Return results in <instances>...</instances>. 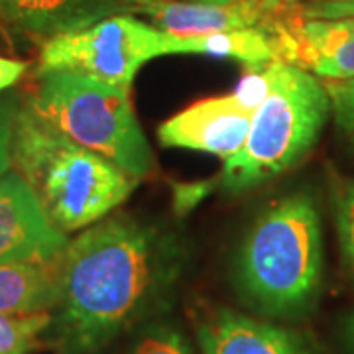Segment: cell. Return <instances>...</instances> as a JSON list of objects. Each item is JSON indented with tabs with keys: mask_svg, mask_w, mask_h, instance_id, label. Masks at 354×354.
<instances>
[{
	"mask_svg": "<svg viewBox=\"0 0 354 354\" xmlns=\"http://www.w3.org/2000/svg\"><path fill=\"white\" fill-rule=\"evenodd\" d=\"M183 252L164 228L109 215L62 256V293L51 327L64 354H99L171 293Z\"/></svg>",
	"mask_w": 354,
	"mask_h": 354,
	"instance_id": "cell-1",
	"label": "cell"
},
{
	"mask_svg": "<svg viewBox=\"0 0 354 354\" xmlns=\"http://www.w3.org/2000/svg\"><path fill=\"white\" fill-rule=\"evenodd\" d=\"M12 169L34 191L62 232H75L109 216L140 181L77 144L26 102L16 114Z\"/></svg>",
	"mask_w": 354,
	"mask_h": 354,
	"instance_id": "cell-2",
	"label": "cell"
},
{
	"mask_svg": "<svg viewBox=\"0 0 354 354\" xmlns=\"http://www.w3.org/2000/svg\"><path fill=\"white\" fill-rule=\"evenodd\" d=\"M321 276L323 241L313 199L295 193L266 209L236 256L242 297L266 315H297L313 304Z\"/></svg>",
	"mask_w": 354,
	"mask_h": 354,
	"instance_id": "cell-3",
	"label": "cell"
},
{
	"mask_svg": "<svg viewBox=\"0 0 354 354\" xmlns=\"http://www.w3.org/2000/svg\"><path fill=\"white\" fill-rule=\"evenodd\" d=\"M268 73L270 93L254 111L242 148L225 160L218 176L227 193L258 187L304 160L330 113L329 93L315 75L286 62L268 64Z\"/></svg>",
	"mask_w": 354,
	"mask_h": 354,
	"instance_id": "cell-4",
	"label": "cell"
},
{
	"mask_svg": "<svg viewBox=\"0 0 354 354\" xmlns=\"http://www.w3.org/2000/svg\"><path fill=\"white\" fill-rule=\"evenodd\" d=\"M26 104L91 152L142 181L156 171L152 146L144 136L130 91L71 71L36 73Z\"/></svg>",
	"mask_w": 354,
	"mask_h": 354,
	"instance_id": "cell-5",
	"label": "cell"
},
{
	"mask_svg": "<svg viewBox=\"0 0 354 354\" xmlns=\"http://www.w3.org/2000/svg\"><path fill=\"white\" fill-rule=\"evenodd\" d=\"M169 55V36L128 14L41 44L36 73L71 71L130 91L134 77L150 59Z\"/></svg>",
	"mask_w": 354,
	"mask_h": 354,
	"instance_id": "cell-6",
	"label": "cell"
},
{
	"mask_svg": "<svg viewBox=\"0 0 354 354\" xmlns=\"http://www.w3.org/2000/svg\"><path fill=\"white\" fill-rule=\"evenodd\" d=\"M264 28L276 38L279 62L325 81L354 79V16L313 18L301 6L279 4Z\"/></svg>",
	"mask_w": 354,
	"mask_h": 354,
	"instance_id": "cell-7",
	"label": "cell"
},
{
	"mask_svg": "<svg viewBox=\"0 0 354 354\" xmlns=\"http://www.w3.org/2000/svg\"><path fill=\"white\" fill-rule=\"evenodd\" d=\"M67 244L24 179L14 169L0 177V264L53 262Z\"/></svg>",
	"mask_w": 354,
	"mask_h": 354,
	"instance_id": "cell-8",
	"label": "cell"
},
{
	"mask_svg": "<svg viewBox=\"0 0 354 354\" xmlns=\"http://www.w3.org/2000/svg\"><path fill=\"white\" fill-rule=\"evenodd\" d=\"M254 111L236 97L223 95L193 102L158 128V138L167 148H185L228 160L248 136Z\"/></svg>",
	"mask_w": 354,
	"mask_h": 354,
	"instance_id": "cell-9",
	"label": "cell"
},
{
	"mask_svg": "<svg viewBox=\"0 0 354 354\" xmlns=\"http://www.w3.org/2000/svg\"><path fill=\"white\" fill-rule=\"evenodd\" d=\"M195 333L203 354H311L299 333L227 307H199Z\"/></svg>",
	"mask_w": 354,
	"mask_h": 354,
	"instance_id": "cell-10",
	"label": "cell"
},
{
	"mask_svg": "<svg viewBox=\"0 0 354 354\" xmlns=\"http://www.w3.org/2000/svg\"><path fill=\"white\" fill-rule=\"evenodd\" d=\"M127 12L136 8L122 0H0V28L48 41Z\"/></svg>",
	"mask_w": 354,
	"mask_h": 354,
	"instance_id": "cell-11",
	"label": "cell"
},
{
	"mask_svg": "<svg viewBox=\"0 0 354 354\" xmlns=\"http://www.w3.org/2000/svg\"><path fill=\"white\" fill-rule=\"evenodd\" d=\"M270 10L272 8L266 6L264 0H242L230 4L156 0L153 4L140 6L136 12L146 14L158 30L167 34L201 36L264 26Z\"/></svg>",
	"mask_w": 354,
	"mask_h": 354,
	"instance_id": "cell-12",
	"label": "cell"
},
{
	"mask_svg": "<svg viewBox=\"0 0 354 354\" xmlns=\"http://www.w3.org/2000/svg\"><path fill=\"white\" fill-rule=\"evenodd\" d=\"M62 293V258L53 262L0 264V313L51 311Z\"/></svg>",
	"mask_w": 354,
	"mask_h": 354,
	"instance_id": "cell-13",
	"label": "cell"
},
{
	"mask_svg": "<svg viewBox=\"0 0 354 354\" xmlns=\"http://www.w3.org/2000/svg\"><path fill=\"white\" fill-rule=\"evenodd\" d=\"M169 36V55L193 53L221 59H234L248 69L279 62L276 38L264 26L213 32L201 36Z\"/></svg>",
	"mask_w": 354,
	"mask_h": 354,
	"instance_id": "cell-14",
	"label": "cell"
},
{
	"mask_svg": "<svg viewBox=\"0 0 354 354\" xmlns=\"http://www.w3.org/2000/svg\"><path fill=\"white\" fill-rule=\"evenodd\" d=\"M50 311L10 315L0 313V354H30L39 346L41 330L50 329Z\"/></svg>",
	"mask_w": 354,
	"mask_h": 354,
	"instance_id": "cell-15",
	"label": "cell"
},
{
	"mask_svg": "<svg viewBox=\"0 0 354 354\" xmlns=\"http://www.w3.org/2000/svg\"><path fill=\"white\" fill-rule=\"evenodd\" d=\"M335 218L344 256L354 268V181H341L335 189Z\"/></svg>",
	"mask_w": 354,
	"mask_h": 354,
	"instance_id": "cell-16",
	"label": "cell"
},
{
	"mask_svg": "<svg viewBox=\"0 0 354 354\" xmlns=\"http://www.w3.org/2000/svg\"><path fill=\"white\" fill-rule=\"evenodd\" d=\"M323 85L329 93L337 128L354 148V81H327Z\"/></svg>",
	"mask_w": 354,
	"mask_h": 354,
	"instance_id": "cell-17",
	"label": "cell"
},
{
	"mask_svg": "<svg viewBox=\"0 0 354 354\" xmlns=\"http://www.w3.org/2000/svg\"><path fill=\"white\" fill-rule=\"evenodd\" d=\"M130 354H191V351L176 329L152 327L134 342Z\"/></svg>",
	"mask_w": 354,
	"mask_h": 354,
	"instance_id": "cell-18",
	"label": "cell"
},
{
	"mask_svg": "<svg viewBox=\"0 0 354 354\" xmlns=\"http://www.w3.org/2000/svg\"><path fill=\"white\" fill-rule=\"evenodd\" d=\"M16 95L0 97V177L12 169V136L16 114L20 111Z\"/></svg>",
	"mask_w": 354,
	"mask_h": 354,
	"instance_id": "cell-19",
	"label": "cell"
},
{
	"mask_svg": "<svg viewBox=\"0 0 354 354\" xmlns=\"http://www.w3.org/2000/svg\"><path fill=\"white\" fill-rule=\"evenodd\" d=\"M270 73H268V65L262 67H254L248 69V73L239 81V85L234 88V97L241 102L242 106L256 111L270 93Z\"/></svg>",
	"mask_w": 354,
	"mask_h": 354,
	"instance_id": "cell-20",
	"label": "cell"
},
{
	"mask_svg": "<svg viewBox=\"0 0 354 354\" xmlns=\"http://www.w3.org/2000/svg\"><path fill=\"white\" fill-rule=\"evenodd\" d=\"M216 185H221V177L215 179H207V181H193V183H171V193H174V211L176 215H185L189 213L193 207H197L199 203L209 197Z\"/></svg>",
	"mask_w": 354,
	"mask_h": 354,
	"instance_id": "cell-21",
	"label": "cell"
},
{
	"mask_svg": "<svg viewBox=\"0 0 354 354\" xmlns=\"http://www.w3.org/2000/svg\"><path fill=\"white\" fill-rule=\"evenodd\" d=\"M30 65L20 59H8V57H0V93L16 85Z\"/></svg>",
	"mask_w": 354,
	"mask_h": 354,
	"instance_id": "cell-22",
	"label": "cell"
},
{
	"mask_svg": "<svg viewBox=\"0 0 354 354\" xmlns=\"http://www.w3.org/2000/svg\"><path fill=\"white\" fill-rule=\"evenodd\" d=\"M304 12L313 18H339V16H354L353 6H344L341 2H325L319 0L315 4L304 6Z\"/></svg>",
	"mask_w": 354,
	"mask_h": 354,
	"instance_id": "cell-23",
	"label": "cell"
},
{
	"mask_svg": "<svg viewBox=\"0 0 354 354\" xmlns=\"http://www.w3.org/2000/svg\"><path fill=\"white\" fill-rule=\"evenodd\" d=\"M344 342H346L348 351L354 354V313L344 323Z\"/></svg>",
	"mask_w": 354,
	"mask_h": 354,
	"instance_id": "cell-24",
	"label": "cell"
},
{
	"mask_svg": "<svg viewBox=\"0 0 354 354\" xmlns=\"http://www.w3.org/2000/svg\"><path fill=\"white\" fill-rule=\"evenodd\" d=\"M122 2H127V4L134 6V8L138 10L140 6H148V4H153L156 0H122Z\"/></svg>",
	"mask_w": 354,
	"mask_h": 354,
	"instance_id": "cell-25",
	"label": "cell"
},
{
	"mask_svg": "<svg viewBox=\"0 0 354 354\" xmlns=\"http://www.w3.org/2000/svg\"><path fill=\"white\" fill-rule=\"evenodd\" d=\"M191 2H209V4H230V2H242V0H191Z\"/></svg>",
	"mask_w": 354,
	"mask_h": 354,
	"instance_id": "cell-26",
	"label": "cell"
},
{
	"mask_svg": "<svg viewBox=\"0 0 354 354\" xmlns=\"http://www.w3.org/2000/svg\"><path fill=\"white\" fill-rule=\"evenodd\" d=\"M264 4L268 8H278L279 4H283L281 0H264Z\"/></svg>",
	"mask_w": 354,
	"mask_h": 354,
	"instance_id": "cell-27",
	"label": "cell"
},
{
	"mask_svg": "<svg viewBox=\"0 0 354 354\" xmlns=\"http://www.w3.org/2000/svg\"><path fill=\"white\" fill-rule=\"evenodd\" d=\"M281 2H283V4H297L299 0H281Z\"/></svg>",
	"mask_w": 354,
	"mask_h": 354,
	"instance_id": "cell-28",
	"label": "cell"
},
{
	"mask_svg": "<svg viewBox=\"0 0 354 354\" xmlns=\"http://www.w3.org/2000/svg\"><path fill=\"white\" fill-rule=\"evenodd\" d=\"M325 2H354V0H325Z\"/></svg>",
	"mask_w": 354,
	"mask_h": 354,
	"instance_id": "cell-29",
	"label": "cell"
},
{
	"mask_svg": "<svg viewBox=\"0 0 354 354\" xmlns=\"http://www.w3.org/2000/svg\"><path fill=\"white\" fill-rule=\"evenodd\" d=\"M341 4H344V6H353L354 8V2H341Z\"/></svg>",
	"mask_w": 354,
	"mask_h": 354,
	"instance_id": "cell-30",
	"label": "cell"
},
{
	"mask_svg": "<svg viewBox=\"0 0 354 354\" xmlns=\"http://www.w3.org/2000/svg\"><path fill=\"white\" fill-rule=\"evenodd\" d=\"M353 81H354V79H353Z\"/></svg>",
	"mask_w": 354,
	"mask_h": 354,
	"instance_id": "cell-31",
	"label": "cell"
}]
</instances>
